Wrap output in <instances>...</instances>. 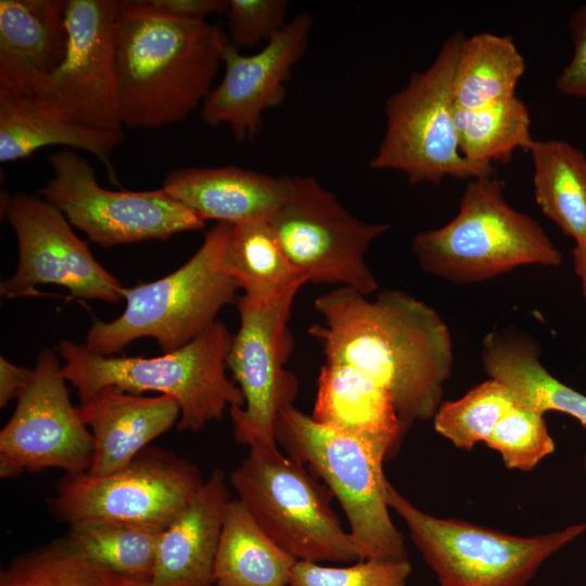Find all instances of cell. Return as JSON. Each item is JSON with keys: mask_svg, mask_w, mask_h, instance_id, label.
<instances>
[{"mask_svg": "<svg viewBox=\"0 0 586 586\" xmlns=\"http://www.w3.org/2000/svg\"><path fill=\"white\" fill-rule=\"evenodd\" d=\"M136 8L166 17L206 22L213 14L226 12L229 0H130Z\"/></svg>", "mask_w": 586, "mask_h": 586, "instance_id": "obj_37", "label": "cell"}, {"mask_svg": "<svg viewBox=\"0 0 586 586\" xmlns=\"http://www.w3.org/2000/svg\"><path fill=\"white\" fill-rule=\"evenodd\" d=\"M568 26L573 54L556 78V88L565 95L586 100V2L571 13Z\"/></svg>", "mask_w": 586, "mask_h": 586, "instance_id": "obj_36", "label": "cell"}, {"mask_svg": "<svg viewBox=\"0 0 586 586\" xmlns=\"http://www.w3.org/2000/svg\"><path fill=\"white\" fill-rule=\"evenodd\" d=\"M232 339L217 320L183 347L152 358L103 356L71 340H62L55 351L80 404L109 386L138 395L158 392L177 402V429L198 432L231 407L244 406L241 390L226 372Z\"/></svg>", "mask_w": 586, "mask_h": 586, "instance_id": "obj_3", "label": "cell"}, {"mask_svg": "<svg viewBox=\"0 0 586 586\" xmlns=\"http://www.w3.org/2000/svg\"><path fill=\"white\" fill-rule=\"evenodd\" d=\"M296 559L259 526L241 500H230L213 571L214 586H290Z\"/></svg>", "mask_w": 586, "mask_h": 586, "instance_id": "obj_25", "label": "cell"}, {"mask_svg": "<svg viewBox=\"0 0 586 586\" xmlns=\"http://www.w3.org/2000/svg\"><path fill=\"white\" fill-rule=\"evenodd\" d=\"M231 226L216 222L195 254L174 272L124 289L123 314L109 322L94 319L85 345L93 353L111 356L137 339L152 337L165 354L211 328L240 290L224 262Z\"/></svg>", "mask_w": 586, "mask_h": 586, "instance_id": "obj_5", "label": "cell"}, {"mask_svg": "<svg viewBox=\"0 0 586 586\" xmlns=\"http://www.w3.org/2000/svg\"><path fill=\"white\" fill-rule=\"evenodd\" d=\"M204 480L199 468L175 451L146 447L106 475L65 473L49 500L68 524L101 520L162 533L190 504Z\"/></svg>", "mask_w": 586, "mask_h": 586, "instance_id": "obj_10", "label": "cell"}, {"mask_svg": "<svg viewBox=\"0 0 586 586\" xmlns=\"http://www.w3.org/2000/svg\"><path fill=\"white\" fill-rule=\"evenodd\" d=\"M58 353L43 348L15 409L0 431V476L61 469L89 470L93 436L73 406Z\"/></svg>", "mask_w": 586, "mask_h": 586, "instance_id": "obj_15", "label": "cell"}, {"mask_svg": "<svg viewBox=\"0 0 586 586\" xmlns=\"http://www.w3.org/2000/svg\"><path fill=\"white\" fill-rule=\"evenodd\" d=\"M481 357L488 378L506 385L515 403L544 415L563 412L586 429V395L555 378L540 362L537 347L530 340L488 333Z\"/></svg>", "mask_w": 586, "mask_h": 586, "instance_id": "obj_24", "label": "cell"}, {"mask_svg": "<svg viewBox=\"0 0 586 586\" xmlns=\"http://www.w3.org/2000/svg\"><path fill=\"white\" fill-rule=\"evenodd\" d=\"M211 586H214V585H211Z\"/></svg>", "mask_w": 586, "mask_h": 586, "instance_id": "obj_41", "label": "cell"}, {"mask_svg": "<svg viewBox=\"0 0 586 586\" xmlns=\"http://www.w3.org/2000/svg\"><path fill=\"white\" fill-rule=\"evenodd\" d=\"M229 39L208 22H187L120 1L116 80L123 125L158 128L186 119L213 89Z\"/></svg>", "mask_w": 586, "mask_h": 586, "instance_id": "obj_2", "label": "cell"}, {"mask_svg": "<svg viewBox=\"0 0 586 586\" xmlns=\"http://www.w3.org/2000/svg\"><path fill=\"white\" fill-rule=\"evenodd\" d=\"M0 586H150L73 549L64 537L15 557L1 571Z\"/></svg>", "mask_w": 586, "mask_h": 586, "instance_id": "obj_30", "label": "cell"}, {"mask_svg": "<svg viewBox=\"0 0 586 586\" xmlns=\"http://www.w3.org/2000/svg\"><path fill=\"white\" fill-rule=\"evenodd\" d=\"M572 259L586 301V241L575 242L572 249Z\"/></svg>", "mask_w": 586, "mask_h": 586, "instance_id": "obj_39", "label": "cell"}, {"mask_svg": "<svg viewBox=\"0 0 586 586\" xmlns=\"http://www.w3.org/2000/svg\"><path fill=\"white\" fill-rule=\"evenodd\" d=\"M533 162L536 204L575 242L586 241V155L565 140H535Z\"/></svg>", "mask_w": 586, "mask_h": 586, "instance_id": "obj_26", "label": "cell"}, {"mask_svg": "<svg viewBox=\"0 0 586 586\" xmlns=\"http://www.w3.org/2000/svg\"><path fill=\"white\" fill-rule=\"evenodd\" d=\"M160 535L129 524L86 520L69 524L64 538L73 549L102 565L150 581Z\"/></svg>", "mask_w": 586, "mask_h": 586, "instance_id": "obj_31", "label": "cell"}, {"mask_svg": "<svg viewBox=\"0 0 586 586\" xmlns=\"http://www.w3.org/2000/svg\"><path fill=\"white\" fill-rule=\"evenodd\" d=\"M269 224L290 262L308 283L378 291L366 254L390 230L353 215L315 177L288 176V190Z\"/></svg>", "mask_w": 586, "mask_h": 586, "instance_id": "obj_11", "label": "cell"}, {"mask_svg": "<svg viewBox=\"0 0 586 586\" xmlns=\"http://www.w3.org/2000/svg\"><path fill=\"white\" fill-rule=\"evenodd\" d=\"M526 63L509 36L488 31L463 38L454 75V101L472 110L515 95Z\"/></svg>", "mask_w": 586, "mask_h": 586, "instance_id": "obj_28", "label": "cell"}, {"mask_svg": "<svg viewBox=\"0 0 586 586\" xmlns=\"http://www.w3.org/2000/svg\"><path fill=\"white\" fill-rule=\"evenodd\" d=\"M119 11L116 0H66V54L31 95L41 110L90 128L123 131L116 80Z\"/></svg>", "mask_w": 586, "mask_h": 586, "instance_id": "obj_14", "label": "cell"}, {"mask_svg": "<svg viewBox=\"0 0 586 586\" xmlns=\"http://www.w3.org/2000/svg\"><path fill=\"white\" fill-rule=\"evenodd\" d=\"M224 262L243 295L253 300H273L308 283L283 252L267 219L233 224Z\"/></svg>", "mask_w": 586, "mask_h": 586, "instance_id": "obj_27", "label": "cell"}, {"mask_svg": "<svg viewBox=\"0 0 586 586\" xmlns=\"http://www.w3.org/2000/svg\"><path fill=\"white\" fill-rule=\"evenodd\" d=\"M93 436L91 475L102 476L128 464L180 418L177 402L166 395L148 397L109 386L79 406Z\"/></svg>", "mask_w": 586, "mask_h": 586, "instance_id": "obj_19", "label": "cell"}, {"mask_svg": "<svg viewBox=\"0 0 586 586\" xmlns=\"http://www.w3.org/2000/svg\"><path fill=\"white\" fill-rule=\"evenodd\" d=\"M387 504L441 586H528L544 562L586 531V524L515 536L420 510L388 482Z\"/></svg>", "mask_w": 586, "mask_h": 586, "instance_id": "obj_9", "label": "cell"}, {"mask_svg": "<svg viewBox=\"0 0 586 586\" xmlns=\"http://www.w3.org/2000/svg\"><path fill=\"white\" fill-rule=\"evenodd\" d=\"M1 213L13 228L18 246L14 275L1 282L8 298L34 295L40 284L66 288L72 296L117 303L120 282L94 258L64 215L44 199L24 192L4 193Z\"/></svg>", "mask_w": 586, "mask_h": 586, "instance_id": "obj_16", "label": "cell"}, {"mask_svg": "<svg viewBox=\"0 0 586 586\" xmlns=\"http://www.w3.org/2000/svg\"><path fill=\"white\" fill-rule=\"evenodd\" d=\"M314 305L322 321L308 332L326 362L349 365L373 379L407 426L434 417L454 352L448 327L432 307L398 290L369 300L345 286L321 294Z\"/></svg>", "mask_w": 586, "mask_h": 586, "instance_id": "obj_1", "label": "cell"}, {"mask_svg": "<svg viewBox=\"0 0 586 586\" xmlns=\"http://www.w3.org/2000/svg\"><path fill=\"white\" fill-rule=\"evenodd\" d=\"M230 473L238 499L264 532L297 561L351 563L357 546L331 507V492L278 447L249 446Z\"/></svg>", "mask_w": 586, "mask_h": 586, "instance_id": "obj_8", "label": "cell"}, {"mask_svg": "<svg viewBox=\"0 0 586 586\" xmlns=\"http://www.w3.org/2000/svg\"><path fill=\"white\" fill-rule=\"evenodd\" d=\"M48 161L53 176L39 190L42 199L102 247L165 240L205 226L203 219L163 188L149 191L102 188L93 168L73 149L64 148Z\"/></svg>", "mask_w": 586, "mask_h": 586, "instance_id": "obj_12", "label": "cell"}, {"mask_svg": "<svg viewBox=\"0 0 586 586\" xmlns=\"http://www.w3.org/2000/svg\"><path fill=\"white\" fill-rule=\"evenodd\" d=\"M33 369L20 367L5 357H0V407H4L12 398H17L26 387Z\"/></svg>", "mask_w": 586, "mask_h": 586, "instance_id": "obj_38", "label": "cell"}, {"mask_svg": "<svg viewBox=\"0 0 586 586\" xmlns=\"http://www.w3.org/2000/svg\"><path fill=\"white\" fill-rule=\"evenodd\" d=\"M463 38L461 31L446 38L433 62L386 100L385 130L370 168L399 171L413 184L495 174L494 166L466 158L459 146L453 85Z\"/></svg>", "mask_w": 586, "mask_h": 586, "instance_id": "obj_7", "label": "cell"}, {"mask_svg": "<svg viewBox=\"0 0 586 586\" xmlns=\"http://www.w3.org/2000/svg\"><path fill=\"white\" fill-rule=\"evenodd\" d=\"M298 290L269 301L238 297L240 324L227 367L244 397L243 407L229 409L240 444L277 447V417L297 395V379L285 365L294 348L289 320Z\"/></svg>", "mask_w": 586, "mask_h": 586, "instance_id": "obj_13", "label": "cell"}, {"mask_svg": "<svg viewBox=\"0 0 586 586\" xmlns=\"http://www.w3.org/2000/svg\"><path fill=\"white\" fill-rule=\"evenodd\" d=\"M514 399L506 385L488 379L456 400L443 402L435 412V431L457 448L471 451L492 435Z\"/></svg>", "mask_w": 586, "mask_h": 586, "instance_id": "obj_32", "label": "cell"}, {"mask_svg": "<svg viewBox=\"0 0 586 586\" xmlns=\"http://www.w3.org/2000/svg\"><path fill=\"white\" fill-rule=\"evenodd\" d=\"M311 418L373 443L388 454L408 429L387 391L346 364L326 362L321 367Z\"/></svg>", "mask_w": 586, "mask_h": 586, "instance_id": "obj_22", "label": "cell"}, {"mask_svg": "<svg viewBox=\"0 0 586 586\" xmlns=\"http://www.w3.org/2000/svg\"><path fill=\"white\" fill-rule=\"evenodd\" d=\"M313 23L309 13H298L250 55L228 42L222 54L224 76L201 106L202 122L211 127L228 126L240 143L256 137L264 114L284 100L285 85L307 48Z\"/></svg>", "mask_w": 586, "mask_h": 586, "instance_id": "obj_17", "label": "cell"}, {"mask_svg": "<svg viewBox=\"0 0 586 586\" xmlns=\"http://www.w3.org/2000/svg\"><path fill=\"white\" fill-rule=\"evenodd\" d=\"M583 466H584V471H585V475H586V454L584 456Z\"/></svg>", "mask_w": 586, "mask_h": 586, "instance_id": "obj_40", "label": "cell"}, {"mask_svg": "<svg viewBox=\"0 0 586 586\" xmlns=\"http://www.w3.org/2000/svg\"><path fill=\"white\" fill-rule=\"evenodd\" d=\"M275 434L289 457L308 466L336 497L360 560H408L404 535L390 515L387 450L322 425L293 404L279 412Z\"/></svg>", "mask_w": 586, "mask_h": 586, "instance_id": "obj_6", "label": "cell"}, {"mask_svg": "<svg viewBox=\"0 0 586 586\" xmlns=\"http://www.w3.org/2000/svg\"><path fill=\"white\" fill-rule=\"evenodd\" d=\"M507 469L528 472L551 455L556 444L544 413L514 402L485 443Z\"/></svg>", "mask_w": 586, "mask_h": 586, "instance_id": "obj_33", "label": "cell"}, {"mask_svg": "<svg viewBox=\"0 0 586 586\" xmlns=\"http://www.w3.org/2000/svg\"><path fill=\"white\" fill-rule=\"evenodd\" d=\"M162 188L204 221L238 224L267 219L278 211L288 176L275 177L239 166L170 170Z\"/></svg>", "mask_w": 586, "mask_h": 586, "instance_id": "obj_21", "label": "cell"}, {"mask_svg": "<svg viewBox=\"0 0 586 586\" xmlns=\"http://www.w3.org/2000/svg\"><path fill=\"white\" fill-rule=\"evenodd\" d=\"M123 131H106L53 116L41 110L31 97L0 89V162H15L50 145L82 150L104 165L117 183L112 152L123 141Z\"/></svg>", "mask_w": 586, "mask_h": 586, "instance_id": "obj_23", "label": "cell"}, {"mask_svg": "<svg viewBox=\"0 0 586 586\" xmlns=\"http://www.w3.org/2000/svg\"><path fill=\"white\" fill-rule=\"evenodd\" d=\"M230 501L225 473L215 469L174 522L161 533L150 586H211Z\"/></svg>", "mask_w": 586, "mask_h": 586, "instance_id": "obj_20", "label": "cell"}, {"mask_svg": "<svg viewBox=\"0 0 586 586\" xmlns=\"http://www.w3.org/2000/svg\"><path fill=\"white\" fill-rule=\"evenodd\" d=\"M460 151L471 162L494 166L535 141L527 105L517 95L472 110L456 107Z\"/></svg>", "mask_w": 586, "mask_h": 586, "instance_id": "obj_29", "label": "cell"}, {"mask_svg": "<svg viewBox=\"0 0 586 586\" xmlns=\"http://www.w3.org/2000/svg\"><path fill=\"white\" fill-rule=\"evenodd\" d=\"M67 44L66 0H1L0 89L31 97Z\"/></svg>", "mask_w": 586, "mask_h": 586, "instance_id": "obj_18", "label": "cell"}, {"mask_svg": "<svg viewBox=\"0 0 586 586\" xmlns=\"http://www.w3.org/2000/svg\"><path fill=\"white\" fill-rule=\"evenodd\" d=\"M412 252L428 273L457 284L479 283L521 266H560L563 257L543 227L512 207L504 182L488 176L468 181L456 216L419 232Z\"/></svg>", "mask_w": 586, "mask_h": 586, "instance_id": "obj_4", "label": "cell"}, {"mask_svg": "<svg viewBox=\"0 0 586 586\" xmlns=\"http://www.w3.org/2000/svg\"><path fill=\"white\" fill-rule=\"evenodd\" d=\"M286 11L284 0H229L230 44L240 49L268 42L286 25Z\"/></svg>", "mask_w": 586, "mask_h": 586, "instance_id": "obj_35", "label": "cell"}, {"mask_svg": "<svg viewBox=\"0 0 586 586\" xmlns=\"http://www.w3.org/2000/svg\"><path fill=\"white\" fill-rule=\"evenodd\" d=\"M412 568L408 560H358L346 566L296 561L290 586H407Z\"/></svg>", "mask_w": 586, "mask_h": 586, "instance_id": "obj_34", "label": "cell"}]
</instances>
